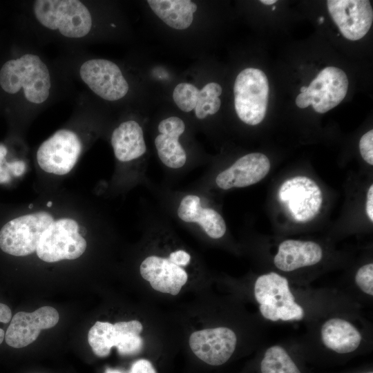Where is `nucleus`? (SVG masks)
I'll use <instances>...</instances> for the list:
<instances>
[{"mask_svg":"<svg viewBox=\"0 0 373 373\" xmlns=\"http://www.w3.org/2000/svg\"><path fill=\"white\" fill-rule=\"evenodd\" d=\"M0 85L10 94L22 88L28 101L41 104L49 96L51 82L48 69L41 59L37 55L26 54L3 65Z\"/></svg>","mask_w":373,"mask_h":373,"instance_id":"1","label":"nucleus"},{"mask_svg":"<svg viewBox=\"0 0 373 373\" xmlns=\"http://www.w3.org/2000/svg\"><path fill=\"white\" fill-rule=\"evenodd\" d=\"M34 13L41 25L67 37H83L91 29L90 13L79 1L37 0Z\"/></svg>","mask_w":373,"mask_h":373,"instance_id":"2","label":"nucleus"},{"mask_svg":"<svg viewBox=\"0 0 373 373\" xmlns=\"http://www.w3.org/2000/svg\"><path fill=\"white\" fill-rule=\"evenodd\" d=\"M234 105L238 117L247 124L254 126L265 118L269 94L265 73L258 68H247L236 77Z\"/></svg>","mask_w":373,"mask_h":373,"instance_id":"3","label":"nucleus"},{"mask_svg":"<svg viewBox=\"0 0 373 373\" xmlns=\"http://www.w3.org/2000/svg\"><path fill=\"white\" fill-rule=\"evenodd\" d=\"M53 222V217L45 211L22 216L9 221L0 230L1 249L15 256L32 254L43 233Z\"/></svg>","mask_w":373,"mask_h":373,"instance_id":"4","label":"nucleus"},{"mask_svg":"<svg viewBox=\"0 0 373 373\" xmlns=\"http://www.w3.org/2000/svg\"><path fill=\"white\" fill-rule=\"evenodd\" d=\"M86 248V241L79 232V225L70 218L54 221L43 233L36 252L47 262L73 260L81 256Z\"/></svg>","mask_w":373,"mask_h":373,"instance_id":"5","label":"nucleus"},{"mask_svg":"<svg viewBox=\"0 0 373 373\" xmlns=\"http://www.w3.org/2000/svg\"><path fill=\"white\" fill-rule=\"evenodd\" d=\"M348 84L347 77L343 70L334 66L325 68L312 80L306 92L297 96L296 104L300 108L312 104L315 111L325 113L343 101Z\"/></svg>","mask_w":373,"mask_h":373,"instance_id":"6","label":"nucleus"},{"mask_svg":"<svg viewBox=\"0 0 373 373\" xmlns=\"http://www.w3.org/2000/svg\"><path fill=\"white\" fill-rule=\"evenodd\" d=\"M278 198L294 220L307 222L318 213L322 191L317 184L306 176H296L283 183Z\"/></svg>","mask_w":373,"mask_h":373,"instance_id":"7","label":"nucleus"},{"mask_svg":"<svg viewBox=\"0 0 373 373\" xmlns=\"http://www.w3.org/2000/svg\"><path fill=\"white\" fill-rule=\"evenodd\" d=\"M81 151L82 143L77 134L62 129L40 145L37 153V160L44 171L61 175L72 170Z\"/></svg>","mask_w":373,"mask_h":373,"instance_id":"8","label":"nucleus"},{"mask_svg":"<svg viewBox=\"0 0 373 373\" xmlns=\"http://www.w3.org/2000/svg\"><path fill=\"white\" fill-rule=\"evenodd\" d=\"M79 74L91 90L105 100H118L128 91V84L119 68L109 60H88L82 65Z\"/></svg>","mask_w":373,"mask_h":373,"instance_id":"9","label":"nucleus"},{"mask_svg":"<svg viewBox=\"0 0 373 373\" xmlns=\"http://www.w3.org/2000/svg\"><path fill=\"white\" fill-rule=\"evenodd\" d=\"M327 6L342 35L351 41L363 38L373 21V10L368 0H328Z\"/></svg>","mask_w":373,"mask_h":373,"instance_id":"10","label":"nucleus"},{"mask_svg":"<svg viewBox=\"0 0 373 373\" xmlns=\"http://www.w3.org/2000/svg\"><path fill=\"white\" fill-rule=\"evenodd\" d=\"M236 343V334L226 327L195 331L189 338L192 352L198 358L211 365L226 363L233 353Z\"/></svg>","mask_w":373,"mask_h":373,"instance_id":"11","label":"nucleus"},{"mask_svg":"<svg viewBox=\"0 0 373 373\" xmlns=\"http://www.w3.org/2000/svg\"><path fill=\"white\" fill-rule=\"evenodd\" d=\"M56 309L44 306L32 312H19L12 318L5 334L6 343L21 348L33 343L42 329L53 327L59 321Z\"/></svg>","mask_w":373,"mask_h":373,"instance_id":"12","label":"nucleus"},{"mask_svg":"<svg viewBox=\"0 0 373 373\" xmlns=\"http://www.w3.org/2000/svg\"><path fill=\"white\" fill-rule=\"evenodd\" d=\"M140 272L153 289L173 296L179 294L188 280L184 267L174 263L169 256H147L141 262Z\"/></svg>","mask_w":373,"mask_h":373,"instance_id":"13","label":"nucleus"},{"mask_svg":"<svg viewBox=\"0 0 373 373\" xmlns=\"http://www.w3.org/2000/svg\"><path fill=\"white\" fill-rule=\"evenodd\" d=\"M270 166L269 160L265 155L249 153L221 171L216 178V184L223 190L248 186L262 180L269 173Z\"/></svg>","mask_w":373,"mask_h":373,"instance_id":"14","label":"nucleus"},{"mask_svg":"<svg viewBox=\"0 0 373 373\" xmlns=\"http://www.w3.org/2000/svg\"><path fill=\"white\" fill-rule=\"evenodd\" d=\"M254 295L260 304L261 314L272 321H276V314L280 307L295 303L287 279L275 272L263 274L257 278Z\"/></svg>","mask_w":373,"mask_h":373,"instance_id":"15","label":"nucleus"},{"mask_svg":"<svg viewBox=\"0 0 373 373\" xmlns=\"http://www.w3.org/2000/svg\"><path fill=\"white\" fill-rule=\"evenodd\" d=\"M184 130V122L178 117L162 119L158 124L160 134L154 143L160 161L169 168H182L186 162V152L179 142Z\"/></svg>","mask_w":373,"mask_h":373,"instance_id":"16","label":"nucleus"},{"mask_svg":"<svg viewBox=\"0 0 373 373\" xmlns=\"http://www.w3.org/2000/svg\"><path fill=\"white\" fill-rule=\"evenodd\" d=\"M177 215L184 222L199 224L206 234L213 239L222 238L227 230L222 216L215 209L202 207L201 199L196 195L189 194L181 199Z\"/></svg>","mask_w":373,"mask_h":373,"instance_id":"17","label":"nucleus"},{"mask_svg":"<svg viewBox=\"0 0 373 373\" xmlns=\"http://www.w3.org/2000/svg\"><path fill=\"white\" fill-rule=\"evenodd\" d=\"M322 257V249L314 242L286 240L280 244L274 262L278 269L291 271L316 265Z\"/></svg>","mask_w":373,"mask_h":373,"instance_id":"18","label":"nucleus"},{"mask_svg":"<svg viewBox=\"0 0 373 373\" xmlns=\"http://www.w3.org/2000/svg\"><path fill=\"white\" fill-rule=\"evenodd\" d=\"M111 145L115 156L121 162L135 160L146 151L142 128L134 120L122 122L113 131Z\"/></svg>","mask_w":373,"mask_h":373,"instance_id":"19","label":"nucleus"},{"mask_svg":"<svg viewBox=\"0 0 373 373\" xmlns=\"http://www.w3.org/2000/svg\"><path fill=\"white\" fill-rule=\"evenodd\" d=\"M323 344L339 353H350L358 348L361 341L359 331L350 322L338 318L325 321L321 330Z\"/></svg>","mask_w":373,"mask_h":373,"instance_id":"20","label":"nucleus"},{"mask_svg":"<svg viewBox=\"0 0 373 373\" xmlns=\"http://www.w3.org/2000/svg\"><path fill=\"white\" fill-rule=\"evenodd\" d=\"M155 14L169 26L184 30L192 23L197 5L190 0H149Z\"/></svg>","mask_w":373,"mask_h":373,"instance_id":"21","label":"nucleus"},{"mask_svg":"<svg viewBox=\"0 0 373 373\" xmlns=\"http://www.w3.org/2000/svg\"><path fill=\"white\" fill-rule=\"evenodd\" d=\"M115 346L119 354L130 356L138 354L143 347V339L140 333L143 329L142 323L137 320L115 323Z\"/></svg>","mask_w":373,"mask_h":373,"instance_id":"22","label":"nucleus"},{"mask_svg":"<svg viewBox=\"0 0 373 373\" xmlns=\"http://www.w3.org/2000/svg\"><path fill=\"white\" fill-rule=\"evenodd\" d=\"M260 370L262 373H300L287 352L278 345L266 350Z\"/></svg>","mask_w":373,"mask_h":373,"instance_id":"23","label":"nucleus"},{"mask_svg":"<svg viewBox=\"0 0 373 373\" xmlns=\"http://www.w3.org/2000/svg\"><path fill=\"white\" fill-rule=\"evenodd\" d=\"M114 325L108 322L97 321L90 329L88 341L93 353L99 357L107 356L114 347Z\"/></svg>","mask_w":373,"mask_h":373,"instance_id":"24","label":"nucleus"},{"mask_svg":"<svg viewBox=\"0 0 373 373\" xmlns=\"http://www.w3.org/2000/svg\"><path fill=\"white\" fill-rule=\"evenodd\" d=\"M221 93V86L216 82L206 84L200 90L194 108L197 118L202 119L207 115H214L218 111L221 105V100L219 98Z\"/></svg>","mask_w":373,"mask_h":373,"instance_id":"25","label":"nucleus"},{"mask_svg":"<svg viewBox=\"0 0 373 373\" xmlns=\"http://www.w3.org/2000/svg\"><path fill=\"white\" fill-rule=\"evenodd\" d=\"M200 90L189 83H180L174 88L173 98L178 107L184 112H190L195 107Z\"/></svg>","mask_w":373,"mask_h":373,"instance_id":"26","label":"nucleus"},{"mask_svg":"<svg viewBox=\"0 0 373 373\" xmlns=\"http://www.w3.org/2000/svg\"><path fill=\"white\" fill-rule=\"evenodd\" d=\"M357 286L365 294L373 295V264L369 263L360 267L355 276Z\"/></svg>","mask_w":373,"mask_h":373,"instance_id":"27","label":"nucleus"},{"mask_svg":"<svg viewBox=\"0 0 373 373\" xmlns=\"http://www.w3.org/2000/svg\"><path fill=\"white\" fill-rule=\"evenodd\" d=\"M359 150L363 159L373 165V131L365 133L359 141Z\"/></svg>","mask_w":373,"mask_h":373,"instance_id":"28","label":"nucleus"},{"mask_svg":"<svg viewBox=\"0 0 373 373\" xmlns=\"http://www.w3.org/2000/svg\"><path fill=\"white\" fill-rule=\"evenodd\" d=\"M6 154V147L3 144H0V183H7L11 180V174L5 158Z\"/></svg>","mask_w":373,"mask_h":373,"instance_id":"29","label":"nucleus"},{"mask_svg":"<svg viewBox=\"0 0 373 373\" xmlns=\"http://www.w3.org/2000/svg\"><path fill=\"white\" fill-rule=\"evenodd\" d=\"M168 256L174 263L182 267L187 266L191 260V255L183 249L173 251Z\"/></svg>","mask_w":373,"mask_h":373,"instance_id":"30","label":"nucleus"},{"mask_svg":"<svg viewBox=\"0 0 373 373\" xmlns=\"http://www.w3.org/2000/svg\"><path fill=\"white\" fill-rule=\"evenodd\" d=\"M129 373H157L150 361L146 359H140L131 366Z\"/></svg>","mask_w":373,"mask_h":373,"instance_id":"31","label":"nucleus"},{"mask_svg":"<svg viewBox=\"0 0 373 373\" xmlns=\"http://www.w3.org/2000/svg\"><path fill=\"white\" fill-rule=\"evenodd\" d=\"M12 319V311L6 304L0 303V323H8ZM6 332L0 327V345L5 338Z\"/></svg>","mask_w":373,"mask_h":373,"instance_id":"32","label":"nucleus"},{"mask_svg":"<svg viewBox=\"0 0 373 373\" xmlns=\"http://www.w3.org/2000/svg\"><path fill=\"white\" fill-rule=\"evenodd\" d=\"M8 167L10 174L14 176H20L26 171V164L21 160L8 162Z\"/></svg>","mask_w":373,"mask_h":373,"instance_id":"33","label":"nucleus"},{"mask_svg":"<svg viewBox=\"0 0 373 373\" xmlns=\"http://www.w3.org/2000/svg\"><path fill=\"white\" fill-rule=\"evenodd\" d=\"M366 213L371 220V222L373 221V185H370L367 193V199H366Z\"/></svg>","mask_w":373,"mask_h":373,"instance_id":"34","label":"nucleus"},{"mask_svg":"<svg viewBox=\"0 0 373 373\" xmlns=\"http://www.w3.org/2000/svg\"><path fill=\"white\" fill-rule=\"evenodd\" d=\"M260 2L265 5L269 6V5H272L276 3L277 1L276 0H260Z\"/></svg>","mask_w":373,"mask_h":373,"instance_id":"35","label":"nucleus"},{"mask_svg":"<svg viewBox=\"0 0 373 373\" xmlns=\"http://www.w3.org/2000/svg\"><path fill=\"white\" fill-rule=\"evenodd\" d=\"M105 373H124L118 370H114V369H111V368H108L106 369Z\"/></svg>","mask_w":373,"mask_h":373,"instance_id":"36","label":"nucleus"},{"mask_svg":"<svg viewBox=\"0 0 373 373\" xmlns=\"http://www.w3.org/2000/svg\"><path fill=\"white\" fill-rule=\"evenodd\" d=\"M307 87L306 86H302L300 89V93H305L307 90Z\"/></svg>","mask_w":373,"mask_h":373,"instance_id":"37","label":"nucleus"},{"mask_svg":"<svg viewBox=\"0 0 373 373\" xmlns=\"http://www.w3.org/2000/svg\"><path fill=\"white\" fill-rule=\"evenodd\" d=\"M318 21H319L320 23H323V21H324V17H319Z\"/></svg>","mask_w":373,"mask_h":373,"instance_id":"38","label":"nucleus"},{"mask_svg":"<svg viewBox=\"0 0 373 373\" xmlns=\"http://www.w3.org/2000/svg\"><path fill=\"white\" fill-rule=\"evenodd\" d=\"M52 205V202L51 201H49V202H47V206L48 207H50Z\"/></svg>","mask_w":373,"mask_h":373,"instance_id":"39","label":"nucleus"},{"mask_svg":"<svg viewBox=\"0 0 373 373\" xmlns=\"http://www.w3.org/2000/svg\"><path fill=\"white\" fill-rule=\"evenodd\" d=\"M32 206H33V205L31 204H30V205L28 206V207H29L30 209H31V208L32 207Z\"/></svg>","mask_w":373,"mask_h":373,"instance_id":"40","label":"nucleus"},{"mask_svg":"<svg viewBox=\"0 0 373 373\" xmlns=\"http://www.w3.org/2000/svg\"><path fill=\"white\" fill-rule=\"evenodd\" d=\"M275 8H276L275 6H274V7L272 8V10H274Z\"/></svg>","mask_w":373,"mask_h":373,"instance_id":"41","label":"nucleus"},{"mask_svg":"<svg viewBox=\"0 0 373 373\" xmlns=\"http://www.w3.org/2000/svg\"><path fill=\"white\" fill-rule=\"evenodd\" d=\"M369 373H372V372H369Z\"/></svg>","mask_w":373,"mask_h":373,"instance_id":"42","label":"nucleus"}]
</instances>
